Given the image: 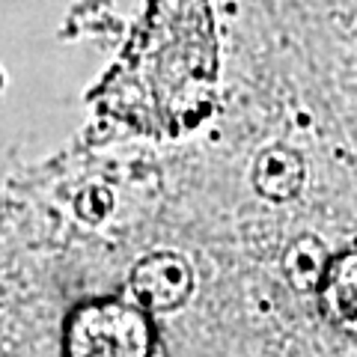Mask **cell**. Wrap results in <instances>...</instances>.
I'll return each mask as SVG.
<instances>
[{
  "label": "cell",
  "instance_id": "1",
  "mask_svg": "<svg viewBox=\"0 0 357 357\" xmlns=\"http://www.w3.org/2000/svg\"><path fill=\"white\" fill-rule=\"evenodd\" d=\"M155 345L149 312L131 298L84 301L63 325V354L69 357H149Z\"/></svg>",
  "mask_w": 357,
  "mask_h": 357
},
{
  "label": "cell",
  "instance_id": "2",
  "mask_svg": "<svg viewBox=\"0 0 357 357\" xmlns=\"http://www.w3.org/2000/svg\"><path fill=\"white\" fill-rule=\"evenodd\" d=\"M197 277L191 262L176 250H155L131 268L128 274V298L149 312L167 316L182 310L194 295Z\"/></svg>",
  "mask_w": 357,
  "mask_h": 357
},
{
  "label": "cell",
  "instance_id": "3",
  "mask_svg": "<svg viewBox=\"0 0 357 357\" xmlns=\"http://www.w3.org/2000/svg\"><path fill=\"white\" fill-rule=\"evenodd\" d=\"M250 182L253 191L268 203H292L301 197L307 182V161L304 155L283 143L259 149L250 167Z\"/></svg>",
  "mask_w": 357,
  "mask_h": 357
},
{
  "label": "cell",
  "instance_id": "4",
  "mask_svg": "<svg viewBox=\"0 0 357 357\" xmlns=\"http://www.w3.org/2000/svg\"><path fill=\"white\" fill-rule=\"evenodd\" d=\"M316 295L328 325L349 337H357V250L331 256L325 280Z\"/></svg>",
  "mask_w": 357,
  "mask_h": 357
},
{
  "label": "cell",
  "instance_id": "5",
  "mask_svg": "<svg viewBox=\"0 0 357 357\" xmlns=\"http://www.w3.org/2000/svg\"><path fill=\"white\" fill-rule=\"evenodd\" d=\"M328 265H331L328 244L319 236H312V232H304V236L289 241V248L283 250V259H280L286 283L298 295H316L321 280H325Z\"/></svg>",
  "mask_w": 357,
  "mask_h": 357
},
{
  "label": "cell",
  "instance_id": "6",
  "mask_svg": "<svg viewBox=\"0 0 357 357\" xmlns=\"http://www.w3.org/2000/svg\"><path fill=\"white\" fill-rule=\"evenodd\" d=\"M114 199H116L114 191H107L105 185H89L75 197V215L86 223H93V227H98V223H105L107 215L114 211Z\"/></svg>",
  "mask_w": 357,
  "mask_h": 357
}]
</instances>
